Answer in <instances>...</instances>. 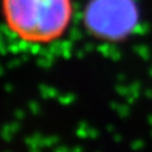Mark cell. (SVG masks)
<instances>
[{
  "label": "cell",
  "mask_w": 152,
  "mask_h": 152,
  "mask_svg": "<svg viewBox=\"0 0 152 152\" xmlns=\"http://www.w3.org/2000/svg\"><path fill=\"white\" fill-rule=\"evenodd\" d=\"M7 29L29 45H47L66 32L72 20V0H1Z\"/></svg>",
  "instance_id": "1"
},
{
  "label": "cell",
  "mask_w": 152,
  "mask_h": 152,
  "mask_svg": "<svg viewBox=\"0 0 152 152\" xmlns=\"http://www.w3.org/2000/svg\"><path fill=\"white\" fill-rule=\"evenodd\" d=\"M126 0H95L90 7V25L99 32L116 36L126 29L127 16H115L127 13Z\"/></svg>",
  "instance_id": "2"
}]
</instances>
